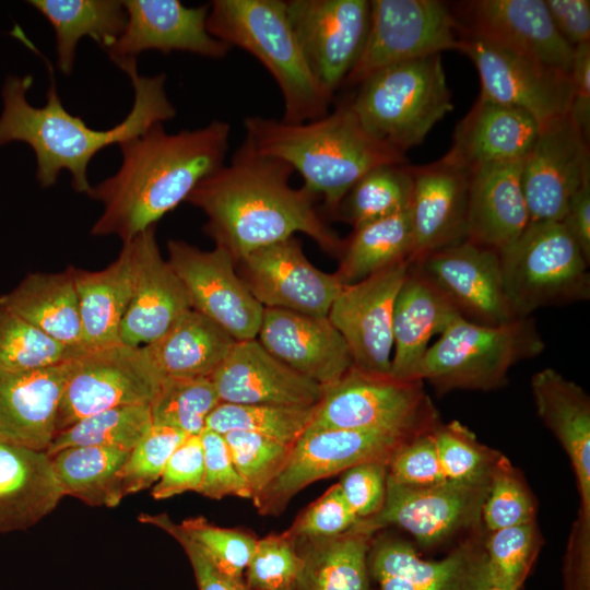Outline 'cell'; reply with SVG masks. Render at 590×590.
Here are the masks:
<instances>
[{
    "mask_svg": "<svg viewBox=\"0 0 590 590\" xmlns=\"http://www.w3.org/2000/svg\"><path fill=\"white\" fill-rule=\"evenodd\" d=\"M28 3L51 24L58 69L71 74L79 40L88 36L108 49L122 34L127 13L117 0H32Z\"/></svg>",
    "mask_w": 590,
    "mask_h": 590,
    "instance_id": "38",
    "label": "cell"
},
{
    "mask_svg": "<svg viewBox=\"0 0 590 590\" xmlns=\"http://www.w3.org/2000/svg\"><path fill=\"white\" fill-rule=\"evenodd\" d=\"M411 251L412 227L406 210L354 228L345 240L335 274L344 285H350L401 260H409Z\"/></svg>",
    "mask_w": 590,
    "mask_h": 590,
    "instance_id": "40",
    "label": "cell"
},
{
    "mask_svg": "<svg viewBox=\"0 0 590 590\" xmlns=\"http://www.w3.org/2000/svg\"><path fill=\"white\" fill-rule=\"evenodd\" d=\"M544 349L530 317L487 326L460 316L428 347L415 379L428 381L440 393L455 389L488 391L505 386L514 365L540 355Z\"/></svg>",
    "mask_w": 590,
    "mask_h": 590,
    "instance_id": "7",
    "label": "cell"
},
{
    "mask_svg": "<svg viewBox=\"0 0 590 590\" xmlns=\"http://www.w3.org/2000/svg\"><path fill=\"white\" fill-rule=\"evenodd\" d=\"M347 99L365 131L402 154L421 144L453 108L441 55L381 69Z\"/></svg>",
    "mask_w": 590,
    "mask_h": 590,
    "instance_id": "6",
    "label": "cell"
},
{
    "mask_svg": "<svg viewBox=\"0 0 590 590\" xmlns=\"http://www.w3.org/2000/svg\"><path fill=\"white\" fill-rule=\"evenodd\" d=\"M489 480L480 483L446 480L426 486H410L387 475L386 497L380 511L361 519L375 531L396 526L408 531L425 548L444 544L459 533L475 529Z\"/></svg>",
    "mask_w": 590,
    "mask_h": 590,
    "instance_id": "14",
    "label": "cell"
},
{
    "mask_svg": "<svg viewBox=\"0 0 590 590\" xmlns=\"http://www.w3.org/2000/svg\"><path fill=\"white\" fill-rule=\"evenodd\" d=\"M199 436L204 465L199 493L212 499L227 496L251 499L250 491L233 463L223 435L204 428Z\"/></svg>",
    "mask_w": 590,
    "mask_h": 590,
    "instance_id": "54",
    "label": "cell"
},
{
    "mask_svg": "<svg viewBox=\"0 0 590 590\" xmlns=\"http://www.w3.org/2000/svg\"><path fill=\"white\" fill-rule=\"evenodd\" d=\"M257 340L274 357L323 388L354 365L346 342L327 316L264 308Z\"/></svg>",
    "mask_w": 590,
    "mask_h": 590,
    "instance_id": "27",
    "label": "cell"
},
{
    "mask_svg": "<svg viewBox=\"0 0 590 590\" xmlns=\"http://www.w3.org/2000/svg\"><path fill=\"white\" fill-rule=\"evenodd\" d=\"M453 13L474 34L570 72L574 48L556 31L544 0L461 1Z\"/></svg>",
    "mask_w": 590,
    "mask_h": 590,
    "instance_id": "24",
    "label": "cell"
},
{
    "mask_svg": "<svg viewBox=\"0 0 590 590\" xmlns=\"http://www.w3.org/2000/svg\"><path fill=\"white\" fill-rule=\"evenodd\" d=\"M63 496L46 451L0 441V533L34 526Z\"/></svg>",
    "mask_w": 590,
    "mask_h": 590,
    "instance_id": "32",
    "label": "cell"
},
{
    "mask_svg": "<svg viewBox=\"0 0 590 590\" xmlns=\"http://www.w3.org/2000/svg\"><path fill=\"white\" fill-rule=\"evenodd\" d=\"M179 526L222 573L243 579L258 541L252 533L221 528L203 517L186 519Z\"/></svg>",
    "mask_w": 590,
    "mask_h": 590,
    "instance_id": "50",
    "label": "cell"
},
{
    "mask_svg": "<svg viewBox=\"0 0 590 590\" xmlns=\"http://www.w3.org/2000/svg\"><path fill=\"white\" fill-rule=\"evenodd\" d=\"M541 544L535 521L488 532L485 550L489 583L520 590Z\"/></svg>",
    "mask_w": 590,
    "mask_h": 590,
    "instance_id": "46",
    "label": "cell"
},
{
    "mask_svg": "<svg viewBox=\"0 0 590 590\" xmlns=\"http://www.w3.org/2000/svg\"><path fill=\"white\" fill-rule=\"evenodd\" d=\"M188 435L163 425H152L130 451L119 477L123 496L146 489L155 484L179 444Z\"/></svg>",
    "mask_w": 590,
    "mask_h": 590,
    "instance_id": "51",
    "label": "cell"
},
{
    "mask_svg": "<svg viewBox=\"0 0 590 590\" xmlns=\"http://www.w3.org/2000/svg\"><path fill=\"white\" fill-rule=\"evenodd\" d=\"M139 520L153 524L172 535L184 548L192 566L199 590H250L243 579L222 573L180 528L166 514H142Z\"/></svg>",
    "mask_w": 590,
    "mask_h": 590,
    "instance_id": "58",
    "label": "cell"
},
{
    "mask_svg": "<svg viewBox=\"0 0 590 590\" xmlns=\"http://www.w3.org/2000/svg\"><path fill=\"white\" fill-rule=\"evenodd\" d=\"M167 261L182 282L191 308L204 315L236 341L257 339L263 306L253 297L223 247L201 250L169 239Z\"/></svg>",
    "mask_w": 590,
    "mask_h": 590,
    "instance_id": "15",
    "label": "cell"
},
{
    "mask_svg": "<svg viewBox=\"0 0 590 590\" xmlns=\"http://www.w3.org/2000/svg\"><path fill=\"white\" fill-rule=\"evenodd\" d=\"M122 4L127 13L125 30L106 49L116 66L137 60L146 50L186 51L220 59L231 49L208 32L210 4L187 7L178 0H126Z\"/></svg>",
    "mask_w": 590,
    "mask_h": 590,
    "instance_id": "22",
    "label": "cell"
},
{
    "mask_svg": "<svg viewBox=\"0 0 590 590\" xmlns=\"http://www.w3.org/2000/svg\"><path fill=\"white\" fill-rule=\"evenodd\" d=\"M303 566L296 545L285 532L270 534L257 541L247 566L250 590H281L293 587Z\"/></svg>",
    "mask_w": 590,
    "mask_h": 590,
    "instance_id": "52",
    "label": "cell"
},
{
    "mask_svg": "<svg viewBox=\"0 0 590 590\" xmlns=\"http://www.w3.org/2000/svg\"><path fill=\"white\" fill-rule=\"evenodd\" d=\"M425 433V432H424ZM422 433L390 429H323L304 433L281 471L253 500L262 515L279 514L309 484L366 462L389 463L396 451Z\"/></svg>",
    "mask_w": 590,
    "mask_h": 590,
    "instance_id": "12",
    "label": "cell"
},
{
    "mask_svg": "<svg viewBox=\"0 0 590 590\" xmlns=\"http://www.w3.org/2000/svg\"><path fill=\"white\" fill-rule=\"evenodd\" d=\"M238 274L263 308L327 316L344 284L317 269L294 236L256 249L238 261Z\"/></svg>",
    "mask_w": 590,
    "mask_h": 590,
    "instance_id": "19",
    "label": "cell"
},
{
    "mask_svg": "<svg viewBox=\"0 0 590 590\" xmlns=\"http://www.w3.org/2000/svg\"><path fill=\"white\" fill-rule=\"evenodd\" d=\"M153 425L149 404L125 405L88 415L58 433L49 456L70 447L98 446L131 451Z\"/></svg>",
    "mask_w": 590,
    "mask_h": 590,
    "instance_id": "43",
    "label": "cell"
},
{
    "mask_svg": "<svg viewBox=\"0 0 590 590\" xmlns=\"http://www.w3.org/2000/svg\"><path fill=\"white\" fill-rule=\"evenodd\" d=\"M482 590H508V589L488 583Z\"/></svg>",
    "mask_w": 590,
    "mask_h": 590,
    "instance_id": "63",
    "label": "cell"
},
{
    "mask_svg": "<svg viewBox=\"0 0 590 590\" xmlns=\"http://www.w3.org/2000/svg\"><path fill=\"white\" fill-rule=\"evenodd\" d=\"M530 385L539 417L569 457L580 496L579 512L590 518L589 396L551 367L536 371Z\"/></svg>",
    "mask_w": 590,
    "mask_h": 590,
    "instance_id": "31",
    "label": "cell"
},
{
    "mask_svg": "<svg viewBox=\"0 0 590 590\" xmlns=\"http://www.w3.org/2000/svg\"><path fill=\"white\" fill-rule=\"evenodd\" d=\"M573 96L568 116L589 141L590 139V43L574 48L570 69Z\"/></svg>",
    "mask_w": 590,
    "mask_h": 590,
    "instance_id": "60",
    "label": "cell"
},
{
    "mask_svg": "<svg viewBox=\"0 0 590 590\" xmlns=\"http://www.w3.org/2000/svg\"><path fill=\"white\" fill-rule=\"evenodd\" d=\"M433 435L447 480L470 483L489 480L500 452L481 444L475 435L458 421L439 423Z\"/></svg>",
    "mask_w": 590,
    "mask_h": 590,
    "instance_id": "47",
    "label": "cell"
},
{
    "mask_svg": "<svg viewBox=\"0 0 590 590\" xmlns=\"http://www.w3.org/2000/svg\"><path fill=\"white\" fill-rule=\"evenodd\" d=\"M131 80L133 105L126 118L107 130H95L79 116L62 106L48 63L50 85L47 102L34 107L26 99L33 76L9 75L2 87L3 110L0 116V146L12 141L27 143L36 156V179L43 188L54 186L62 170L72 178V188L87 193V166L103 149L131 140L156 123L176 116L165 84L166 75L143 76L138 72L137 60L117 66Z\"/></svg>",
    "mask_w": 590,
    "mask_h": 590,
    "instance_id": "3",
    "label": "cell"
},
{
    "mask_svg": "<svg viewBox=\"0 0 590 590\" xmlns=\"http://www.w3.org/2000/svg\"><path fill=\"white\" fill-rule=\"evenodd\" d=\"M458 317L449 300L410 264L394 303L390 374L400 379H415L429 340L440 335Z\"/></svg>",
    "mask_w": 590,
    "mask_h": 590,
    "instance_id": "33",
    "label": "cell"
},
{
    "mask_svg": "<svg viewBox=\"0 0 590 590\" xmlns=\"http://www.w3.org/2000/svg\"><path fill=\"white\" fill-rule=\"evenodd\" d=\"M590 518L580 512L574 523L566 557L567 590H588Z\"/></svg>",
    "mask_w": 590,
    "mask_h": 590,
    "instance_id": "61",
    "label": "cell"
},
{
    "mask_svg": "<svg viewBox=\"0 0 590 590\" xmlns=\"http://www.w3.org/2000/svg\"><path fill=\"white\" fill-rule=\"evenodd\" d=\"M357 521L337 483L310 504L285 533L293 540L328 538L346 532Z\"/></svg>",
    "mask_w": 590,
    "mask_h": 590,
    "instance_id": "53",
    "label": "cell"
},
{
    "mask_svg": "<svg viewBox=\"0 0 590 590\" xmlns=\"http://www.w3.org/2000/svg\"><path fill=\"white\" fill-rule=\"evenodd\" d=\"M162 380L144 346L119 342L83 350L71 359L58 409L57 434L108 409L150 405Z\"/></svg>",
    "mask_w": 590,
    "mask_h": 590,
    "instance_id": "10",
    "label": "cell"
},
{
    "mask_svg": "<svg viewBox=\"0 0 590 590\" xmlns=\"http://www.w3.org/2000/svg\"><path fill=\"white\" fill-rule=\"evenodd\" d=\"M246 137L260 153L290 164L304 187L323 199L335 214L349 190L369 170L387 164H406L404 154L373 138L361 126L349 99L326 116L302 123L248 116Z\"/></svg>",
    "mask_w": 590,
    "mask_h": 590,
    "instance_id": "4",
    "label": "cell"
},
{
    "mask_svg": "<svg viewBox=\"0 0 590 590\" xmlns=\"http://www.w3.org/2000/svg\"><path fill=\"white\" fill-rule=\"evenodd\" d=\"M413 175L408 164H387L365 174L342 199L335 216L354 228L409 210Z\"/></svg>",
    "mask_w": 590,
    "mask_h": 590,
    "instance_id": "41",
    "label": "cell"
},
{
    "mask_svg": "<svg viewBox=\"0 0 590 590\" xmlns=\"http://www.w3.org/2000/svg\"><path fill=\"white\" fill-rule=\"evenodd\" d=\"M82 351L63 346L0 305V373L47 367Z\"/></svg>",
    "mask_w": 590,
    "mask_h": 590,
    "instance_id": "45",
    "label": "cell"
},
{
    "mask_svg": "<svg viewBox=\"0 0 590 590\" xmlns=\"http://www.w3.org/2000/svg\"><path fill=\"white\" fill-rule=\"evenodd\" d=\"M203 448L199 435H188L169 457L154 484V499H167L185 492L200 491L203 480Z\"/></svg>",
    "mask_w": 590,
    "mask_h": 590,
    "instance_id": "56",
    "label": "cell"
},
{
    "mask_svg": "<svg viewBox=\"0 0 590 590\" xmlns=\"http://www.w3.org/2000/svg\"><path fill=\"white\" fill-rule=\"evenodd\" d=\"M125 243L130 251L132 293L119 338L121 343L144 346L192 308L182 282L161 256L155 226Z\"/></svg>",
    "mask_w": 590,
    "mask_h": 590,
    "instance_id": "23",
    "label": "cell"
},
{
    "mask_svg": "<svg viewBox=\"0 0 590 590\" xmlns=\"http://www.w3.org/2000/svg\"><path fill=\"white\" fill-rule=\"evenodd\" d=\"M411 170L412 263L467 239L470 172L446 155Z\"/></svg>",
    "mask_w": 590,
    "mask_h": 590,
    "instance_id": "25",
    "label": "cell"
},
{
    "mask_svg": "<svg viewBox=\"0 0 590 590\" xmlns=\"http://www.w3.org/2000/svg\"><path fill=\"white\" fill-rule=\"evenodd\" d=\"M504 290L515 319L542 307L588 300L589 261L563 222L528 224L499 252Z\"/></svg>",
    "mask_w": 590,
    "mask_h": 590,
    "instance_id": "8",
    "label": "cell"
},
{
    "mask_svg": "<svg viewBox=\"0 0 590 590\" xmlns=\"http://www.w3.org/2000/svg\"><path fill=\"white\" fill-rule=\"evenodd\" d=\"M552 22L573 48L590 43L589 0H544Z\"/></svg>",
    "mask_w": 590,
    "mask_h": 590,
    "instance_id": "59",
    "label": "cell"
},
{
    "mask_svg": "<svg viewBox=\"0 0 590 590\" xmlns=\"http://www.w3.org/2000/svg\"><path fill=\"white\" fill-rule=\"evenodd\" d=\"M410 264L408 259L401 260L344 285L328 311V319L349 346L353 366L363 371L390 374L394 303Z\"/></svg>",
    "mask_w": 590,
    "mask_h": 590,
    "instance_id": "17",
    "label": "cell"
},
{
    "mask_svg": "<svg viewBox=\"0 0 590 590\" xmlns=\"http://www.w3.org/2000/svg\"><path fill=\"white\" fill-rule=\"evenodd\" d=\"M539 132L538 122L527 111L479 96L457 123L452 145L445 155L469 172L522 162Z\"/></svg>",
    "mask_w": 590,
    "mask_h": 590,
    "instance_id": "29",
    "label": "cell"
},
{
    "mask_svg": "<svg viewBox=\"0 0 590 590\" xmlns=\"http://www.w3.org/2000/svg\"><path fill=\"white\" fill-rule=\"evenodd\" d=\"M534 498L520 472L500 456L489 477L482 507V521L488 532L534 522Z\"/></svg>",
    "mask_w": 590,
    "mask_h": 590,
    "instance_id": "48",
    "label": "cell"
},
{
    "mask_svg": "<svg viewBox=\"0 0 590 590\" xmlns=\"http://www.w3.org/2000/svg\"><path fill=\"white\" fill-rule=\"evenodd\" d=\"M460 23L439 0H371L370 21L358 60L345 78L358 86L387 67L458 50Z\"/></svg>",
    "mask_w": 590,
    "mask_h": 590,
    "instance_id": "11",
    "label": "cell"
},
{
    "mask_svg": "<svg viewBox=\"0 0 590 590\" xmlns=\"http://www.w3.org/2000/svg\"><path fill=\"white\" fill-rule=\"evenodd\" d=\"M285 11L310 71L333 94L361 56L370 1L287 0Z\"/></svg>",
    "mask_w": 590,
    "mask_h": 590,
    "instance_id": "16",
    "label": "cell"
},
{
    "mask_svg": "<svg viewBox=\"0 0 590 590\" xmlns=\"http://www.w3.org/2000/svg\"><path fill=\"white\" fill-rule=\"evenodd\" d=\"M522 162L470 172L467 239L499 252L529 224L521 184Z\"/></svg>",
    "mask_w": 590,
    "mask_h": 590,
    "instance_id": "30",
    "label": "cell"
},
{
    "mask_svg": "<svg viewBox=\"0 0 590 590\" xmlns=\"http://www.w3.org/2000/svg\"><path fill=\"white\" fill-rule=\"evenodd\" d=\"M221 402L307 406L324 388L268 352L257 339L235 341L210 377Z\"/></svg>",
    "mask_w": 590,
    "mask_h": 590,
    "instance_id": "26",
    "label": "cell"
},
{
    "mask_svg": "<svg viewBox=\"0 0 590 590\" xmlns=\"http://www.w3.org/2000/svg\"><path fill=\"white\" fill-rule=\"evenodd\" d=\"M208 32L239 47L270 72L284 104L282 121L302 123L330 110L333 94L310 71L288 22L282 0H214L206 19Z\"/></svg>",
    "mask_w": 590,
    "mask_h": 590,
    "instance_id": "5",
    "label": "cell"
},
{
    "mask_svg": "<svg viewBox=\"0 0 590 590\" xmlns=\"http://www.w3.org/2000/svg\"><path fill=\"white\" fill-rule=\"evenodd\" d=\"M588 178L589 141L569 116L559 117L540 129L521 166L529 224L560 222L571 197Z\"/></svg>",
    "mask_w": 590,
    "mask_h": 590,
    "instance_id": "20",
    "label": "cell"
},
{
    "mask_svg": "<svg viewBox=\"0 0 590 590\" xmlns=\"http://www.w3.org/2000/svg\"><path fill=\"white\" fill-rule=\"evenodd\" d=\"M439 424L423 381L377 375L352 367L324 388L306 429H390L424 433Z\"/></svg>",
    "mask_w": 590,
    "mask_h": 590,
    "instance_id": "9",
    "label": "cell"
},
{
    "mask_svg": "<svg viewBox=\"0 0 590 590\" xmlns=\"http://www.w3.org/2000/svg\"><path fill=\"white\" fill-rule=\"evenodd\" d=\"M388 464L366 462L342 473L339 483L342 494L358 519L377 515L386 497Z\"/></svg>",
    "mask_w": 590,
    "mask_h": 590,
    "instance_id": "57",
    "label": "cell"
},
{
    "mask_svg": "<svg viewBox=\"0 0 590 590\" xmlns=\"http://www.w3.org/2000/svg\"><path fill=\"white\" fill-rule=\"evenodd\" d=\"M229 133V123L222 120L176 133L156 123L121 143L119 169L86 193L104 206L91 234L116 235L125 243L155 226L224 165Z\"/></svg>",
    "mask_w": 590,
    "mask_h": 590,
    "instance_id": "2",
    "label": "cell"
},
{
    "mask_svg": "<svg viewBox=\"0 0 590 590\" xmlns=\"http://www.w3.org/2000/svg\"><path fill=\"white\" fill-rule=\"evenodd\" d=\"M375 531L363 520L334 536L293 540L302 558L295 590H369L368 553Z\"/></svg>",
    "mask_w": 590,
    "mask_h": 590,
    "instance_id": "35",
    "label": "cell"
},
{
    "mask_svg": "<svg viewBox=\"0 0 590 590\" xmlns=\"http://www.w3.org/2000/svg\"><path fill=\"white\" fill-rule=\"evenodd\" d=\"M223 437L253 502L281 471L292 447L243 430H232L223 434Z\"/></svg>",
    "mask_w": 590,
    "mask_h": 590,
    "instance_id": "49",
    "label": "cell"
},
{
    "mask_svg": "<svg viewBox=\"0 0 590 590\" xmlns=\"http://www.w3.org/2000/svg\"><path fill=\"white\" fill-rule=\"evenodd\" d=\"M464 319L487 326L515 320L504 290L499 253L468 239L411 263Z\"/></svg>",
    "mask_w": 590,
    "mask_h": 590,
    "instance_id": "18",
    "label": "cell"
},
{
    "mask_svg": "<svg viewBox=\"0 0 590 590\" xmlns=\"http://www.w3.org/2000/svg\"><path fill=\"white\" fill-rule=\"evenodd\" d=\"M281 590H295L294 587H287V588H284V589H281Z\"/></svg>",
    "mask_w": 590,
    "mask_h": 590,
    "instance_id": "64",
    "label": "cell"
},
{
    "mask_svg": "<svg viewBox=\"0 0 590 590\" xmlns=\"http://www.w3.org/2000/svg\"><path fill=\"white\" fill-rule=\"evenodd\" d=\"M485 538H468L440 560L423 559L404 540L373 539L369 576L380 590H482L489 583Z\"/></svg>",
    "mask_w": 590,
    "mask_h": 590,
    "instance_id": "21",
    "label": "cell"
},
{
    "mask_svg": "<svg viewBox=\"0 0 590 590\" xmlns=\"http://www.w3.org/2000/svg\"><path fill=\"white\" fill-rule=\"evenodd\" d=\"M433 430L422 433L403 444L388 463V477L410 486L441 483L445 476Z\"/></svg>",
    "mask_w": 590,
    "mask_h": 590,
    "instance_id": "55",
    "label": "cell"
},
{
    "mask_svg": "<svg viewBox=\"0 0 590 590\" xmlns=\"http://www.w3.org/2000/svg\"><path fill=\"white\" fill-rule=\"evenodd\" d=\"M73 358V357H72ZM47 367L0 373V441L47 451L71 359Z\"/></svg>",
    "mask_w": 590,
    "mask_h": 590,
    "instance_id": "28",
    "label": "cell"
},
{
    "mask_svg": "<svg viewBox=\"0 0 590 590\" xmlns=\"http://www.w3.org/2000/svg\"><path fill=\"white\" fill-rule=\"evenodd\" d=\"M129 453L119 448L83 446L62 449L50 458L64 495L90 506L116 507L125 497L119 473Z\"/></svg>",
    "mask_w": 590,
    "mask_h": 590,
    "instance_id": "39",
    "label": "cell"
},
{
    "mask_svg": "<svg viewBox=\"0 0 590 590\" xmlns=\"http://www.w3.org/2000/svg\"><path fill=\"white\" fill-rule=\"evenodd\" d=\"M235 341L214 321L189 309L144 347L163 378H210Z\"/></svg>",
    "mask_w": 590,
    "mask_h": 590,
    "instance_id": "37",
    "label": "cell"
},
{
    "mask_svg": "<svg viewBox=\"0 0 590 590\" xmlns=\"http://www.w3.org/2000/svg\"><path fill=\"white\" fill-rule=\"evenodd\" d=\"M220 402L210 378H163L150 404L152 423L200 435Z\"/></svg>",
    "mask_w": 590,
    "mask_h": 590,
    "instance_id": "44",
    "label": "cell"
},
{
    "mask_svg": "<svg viewBox=\"0 0 590 590\" xmlns=\"http://www.w3.org/2000/svg\"><path fill=\"white\" fill-rule=\"evenodd\" d=\"M567 227L590 262V178L571 197L564 219Z\"/></svg>",
    "mask_w": 590,
    "mask_h": 590,
    "instance_id": "62",
    "label": "cell"
},
{
    "mask_svg": "<svg viewBox=\"0 0 590 590\" xmlns=\"http://www.w3.org/2000/svg\"><path fill=\"white\" fill-rule=\"evenodd\" d=\"M458 50L477 70L481 97L527 111L540 129L568 115L570 73L485 39L461 24Z\"/></svg>",
    "mask_w": 590,
    "mask_h": 590,
    "instance_id": "13",
    "label": "cell"
},
{
    "mask_svg": "<svg viewBox=\"0 0 590 590\" xmlns=\"http://www.w3.org/2000/svg\"><path fill=\"white\" fill-rule=\"evenodd\" d=\"M0 305L71 350H85L71 267L58 273H32Z\"/></svg>",
    "mask_w": 590,
    "mask_h": 590,
    "instance_id": "34",
    "label": "cell"
},
{
    "mask_svg": "<svg viewBox=\"0 0 590 590\" xmlns=\"http://www.w3.org/2000/svg\"><path fill=\"white\" fill-rule=\"evenodd\" d=\"M79 302L85 349L120 342L122 319L132 293V269L126 243L119 256L106 268L88 271L71 267Z\"/></svg>",
    "mask_w": 590,
    "mask_h": 590,
    "instance_id": "36",
    "label": "cell"
},
{
    "mask_svg": "<svg viewBox=\"0 0 590 590\" xmlns=\"http://www.w3.org/2000/svg\"><path fill=\"white\" fill-rule=\"evenodd\" d=\"M293 173L290 164L258 152L245 139L231 162L202 179L186 201L203 211L204 232L235 262L295 233L341 256L345 240L317 212V197L290 184Z\"/></svg>",
    "mask_w": 590,
    "mask_h": 590,
    "instance_id": "1",
    "label": "cell"
},
{
    "mask_svg": "<svg viewBox=\"0 0 590 590\" xmlns=\"http://www.w3.org/2000/svg\"><path fill=\"white\" fill-rule=\"evenodd\" d=\"M317 406L220 402L206 417L205 428L221 435L232 430L255 433L293 447L308 428Z\"/></svg>",
    "mask_w": 590,
    "mask_h": 590,
    "instance_id": "42",
    "label": "cell"
}]
</instances>
